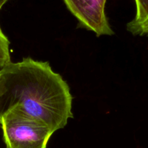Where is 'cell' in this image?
Segmentation results:
<instances>
[{
    "mask_svg": "<svg viewBox=\"0 0 148 148\" xmlns=\"http://www.w3.org/2000/svg\"><path fill=\"white\" fill-rule=\"evenodd\" d=\"M9 46V40L0 28V70L11 62Z\"/></svg>",
    "mask_w": 148,
    "mask_h": 148,
    "instance_id": "cell-5",
    "label": "cell"
},
{
    "mask_svg": "<svg viewBox=\"0 0 148 148\" xmlns=\"http://www.w3.org/2000/svg\"><path fill=\"white\" fill-rule=\"evenodd\" d=\"M136 12L134 18L129 22L126 28L132 34H136L138 29L148 19V0H135Z\"/></svg>",
    "mask_w": 148,
    "mask_h": 148,
    "instance_id": "cell-4",
    "label": "cell"
},
{
    "mask_svg": "<svg viewBox=\"0 0 148 148\" xmlns=\"http://www.w3.org/2000/svg\"><path fill=\"white\" fill-rule=\"evenodd\" d=\"M63 1L81 27L93 31L97 36L114 34L104 12L107 0Z\"/></svg>",
    "mask_w": 148,
    "mask_h": 148,
    "instance_id": "cell-3",
    "label": "cell"
},
{
    "mask_svg": "<svg viewBox=\"0 0 148 148\" xmlns=\"http://www.w3.org/2000/svg\"><path fill=\"white\" fill-rule=\"evenodd\" d=\"M7 1H8V0H0V10L2 8L3 6L7 2Z\"/></svg>",
    "mask_w": 148,
    "mask_h": 148,
    "instance_id": "cell-7",
    "label": "cell"
},
{
    "mask_svg": "<svg viewBox=\"0 0 148 148\" xmlns=\"http://www.w3.org/2000/svg\"><path fill=\"white\" fill-rule=\"evenodd\" d=\"M135 35H138V36H148V19L138 29Z\"/></svg>",
    "mask_w": 148,
    "mask_h": 148,
    "instance_id": "cell-6",
    "label": "cell"
},
{
    "mask_svg": "<svg viewBox=\"0 0 148 148\" xmlns=\"http://www.w3.org/2000/svg\"><path fill=\"white\" fill-rule=\"evenodd\" d=\"M72 100L67 82L48 62L24 58L0 70V117L17 107L55 132L73 116Z\"/></svg>",
    "mask_w": 148,
    "mask_h": 148,
    "instance_id": "cell-1",
    "label": "cell"
},
{
    "mask_svg": "<svg viewBox=\"0 0 148 148\" xmlns=\"http://www.w3.org/2000/svg\"><path fill=\"white\" fill-rule=\"evenodd\" d=\"M0 125L7 148H46L55 132L44 122L17 107L0 117Z\"/></svg>",
    "mask_w": 148,
    "mask_h": 148,
    "instance_id": "cell-2",
    "label": "cell"
}]
</instances>
